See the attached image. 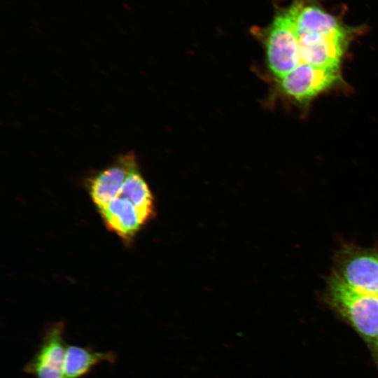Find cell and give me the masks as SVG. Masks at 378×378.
<instances>
[{
	"instance_id": "11",
	"label": "cell",
	"mask_w": 378,
	"mask_h": 378,
	"mask_svg": "<svg viewBox=\"0 0 378 378\" xmlns=\"http://www.w3.org/2000/svg\"><path fill=\"white\" fill-rule=\"evenodd\" d=\"M377 350L378 351V344L376 345Z\"/></svg>"
},
{
	"instance_id": "1",
	"label": "cell",
	"mask_w": 378,
	"mask_h": 378,
	"mask_svg": "<svg viewBox=\"0 0 378 378\" xmlns=\"http://www.w3.org/2000/svg\"><path fill=\"white\" fill-rule=\"evenodd\" d=\"M295 27L301 63L340 68L351 36L347 27L321 8L303 4Z\"/></svg>"
},
{
	"instance_id": "10",
	"label": "cell",
	"mask_w": 378,
	"mask_h": 378,
	"mask_svg": "<svg viewBox=\"0 0 378 378\" xmlns=\"http://www.w3.org/2000/svg\"><path fill=\"white\" fill-rule=\"evenodd\" d=\"M118 196L132 203L143 224L153 216V197L138 164L127 176Z\"/></svg>"
},
{
	"instance_id": "9",
	"label": "cell",
	"mask_w": 378,
	"mask_h": 378,
	"mask_svg": "<svg viewBox=\"0 0 378 378\" xmlns=\"http://www.w3.org/2000/svg\"><path fill=\"white\" fill-rule=\"evenodd\" d=\"M116 358V354L111 351L102 352L94 350L91 346L67 344L64 378H82L101 363L114 364Z\"/></svg>"
},
{
	"instance_id": "6",
	"label": "cell",
	"mask_w": 378,
	"mask_h": 378,
	"mask_svg": "<svg viewBox=\"0 0 378 378\" xmlns=\"http://www.w3.org/2000/svg\"><path fill=\"white\" fill-rule=\"evenodd\" d=\"M279 80L286 95L305 103L335 86L342 78L340 68H323L300 63Z\"/></svg>"
},
{
	"instance_id": "7",
	"label": "cell",
	"mask_w": 378,
	"mask_h": 378,
	"mask_svg": "<svg viewBox=\"0 0 378 378\" xmlns=\"http://www.w3.org/2000/svg\"><path fill=\"white\" fill-rule=\"evenodd\" d=\"M136 164L134 154L120 155L90 179V195L98 209L118 196L127 176Z\"/></svg>"
},
{
	"instance_id": "3",
	"label": "cell",
	"mask_w": 378,
	"mask_h": 378,
	"mask_svg": "<svg viewBox=\"0 0 378 378\" xmlns=\"http://www.w3.org/2000/svg\"><path fill=\"white\" fill-rule=\"evenodd\" d=\"M302 3L293 4L276 14L267 28L265 39L267 59L271 71L279 79L300 62L295 21Z\"/></svg>"
},
{
	"instance_id": "8",
	"label": "cell",
	"mask_w": 378,
	"mask_h": 378,
	"mask_svg": "<svg viewBox=\"0 0 378 378\" xmlns=\"http://www.w3.org/2000/svg\"><path fill=\"white\" fill-rule=\"evenodd\" d=\"M99 211L106 227L125 241L133 239L143 225L135 206L120 196Z\"/></svg>"
},
{
	"instance_id": "5",
	"label": "cell",
	"mask_w": 378,
	"mask_h": 378,
	"mask_svg": "<svg viewBox=\"0 0 378 378\" xmlns=\"http://www.w3.org/2000/svg\"><path fill=\"white\" fill-rule=\"evenodd\" d=\"M62 321L46 326L32 358L24 365L23 372L34 378H64L67 344Z\"/></svg>"
},
{
	"instance_id": "4",
	"label": "cell",
	"mask_w": 378,
	"mask_h": 378,
	"mask_svg": "<svg viewBox=\"0 0 378 378\" xmlns=\"http://www.w3.org/2000/svg\"><path fill=\"white\" fill-rule=\"evenodd\" d=\"M334 273L363 293L378 295V251L346 246L336 255Z\"/></svg>"
},
{
	"instance_id": "2",
	"label": "cell",
	"mask_w": 378,
	"mask_h": 378,
	"mask_svg": "<svg viewBox=\"0 0 378 378\" xmlns=\"http://www.w3.org/2000/svg\"><path fill=\"white\" fill-rule=\"evenodd\" d=\"M325 297L363 338L378 344V295L358 290L333 272L327 279Z\"/></svg>"
}]
</instances>
